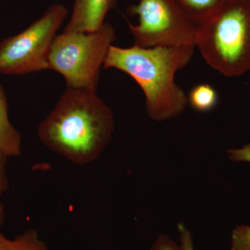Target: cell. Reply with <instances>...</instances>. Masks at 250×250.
Segmentation results:
<instances>
[{"instance_id": "7c38bea8", "label": "cell", "mask_w": 250, "mask_h": 250, "mask_svg": "<svg viewBox=\"0 0 250 250\" xmlns=\"http://www.w3.org/2000/svg\"><path fill=\"white\" fill-rule=\"evenodd\" d=\"M231 250H250V226L238 225L231 233Z\"/></svg>"}, {"instance_id": "8992f818", "label": "cell", "mask_w": 250, "mask_h": 250, "mask_svg": "<svg viewBox=\"0 0 250 250\" xmlns=\"http://www.w3.org/2000/svg\"><path fill=\"white\" fill-rule=\"evenodd\" d=\"M130 16H138L139 24L127 19L134 45L147 47L192 46L198 25L192 22L174 0H140L126 9Z\"/></svg>"}, {"instance_id": "277c9868", "label": "cell", "mask_w": 250, "mask_h": 250, "mask_svg": "<svg viewBox=\"0 0 250 250\" xmlns=\"http://www.w3.org/2000/svg\"><path fill=\"white\" fill-rule=\"evenodd\" d=\"M116 39V30L106 22L92 32L57 34L49 54V70L62 75L69 88L97 92L100 70Z\"/></svg>"}, {"instance_id": "5b68a950", "label": "cell", "mask_w": 250, "mask_h": 250, "mask_svg": "<svg viewBox=\"0 0 250 250\" xmlns=\"http://www.w3.org/2000/svg\"><path fill=\"white\" fill-rule=\"evenodd\" d=\"M67 14L65 6L53 4L25 30L1 41L0 73L23 75L49 70L52 43Z\"/></svg>"}, {"instance_id": "9a60e30c", "label": "cell", "mask_w": 250, "mask_h": 250, "mask_svg": "<svg viewBox=\"0 0 250 250\" xmlns=\"http://www.w3.org/2000/svg\"><path fill=\"white\" fill-rule=\"evenodd\" d=\"M227 153L229 159L233 162L250 163V144L238 149H228Z\"/></svg>"}, {"instance_id": "52a82bcc", "label": "cell", "mask_w": 250, "mask_h": 250, "mask_svg": "<svg viewBox=\"0 0 250 250\" xmlns=\"http://www.w3.org/2000/svg\"><path fill=\"white\" fill-rule=\"evenodd\" d=\"M118 0H75L71 18L65 33H88L98 30L108 11L114 9Z\"/></svg>"}, {"instance_id": "9c48e42d", "label": "cell", "mask_w": 250, "mask_h": 250, "mask_svg": "<svg viewBox=\"0 0 250 250\" xmlns=\"http://www.w3.org/2000/svg\"><path fill=\"white\" fill-rule=\"evenodd\" d=\"M188 17L200 25L229 0H174Z\"/></svg>"}, {"instance_id": "7a4b0ae2", "label": "cell", "mask_w": 250, "mask_h": 250, "mask_svg": "<svg viewBox=\"0 0 250 250\" xmlns=\"http://www.w3.org/2000/svg\"><path fill=\"white\" fill-rule=\"evenodd\" d=\"M192 46L124 48L112 45L104 68L125 72L139 85L146 98L148 116L164 122L182 114L188 105V95L176 83L175 75L187 67L195 52Z\"/></svg>"}, {"instance_id": "8fae6325", "label": "cell", "mask_w": 250, "mask_h": 250, "mask_svg": "<svg viewBox=\"0 0 250 250\" xmlns=\"http://www.w3.org/2000/svg\"><path fill=\"white\" fill-rule=\"evenodd\" d=\"M188 104L200 113L212 111L218 102L216 90L208 83H200L192 88L188 95Z\"/></svg>"}, {"instance_id": "4fadbf2b", "label": "cell", "mask_w": 250, "mask_h": 250, "mask_svg": "<svg viewBox=\"0 0 250 250\" xmlns=\"http://www.w3.org/2000/svg\"><path fill=\"white\" fill-rule=\"evenodd\" d=\"M9 158L0 154V229L4 224L5 213L4 207L1 202V196L7 190L9 182L6 175V164Z\"/></svg>"}, {"instance_id": "6da1fadb", "label": "cell", "mask_w": 250, "mask_h": 250, "mask_svg": "<svg viewBox=\"0 0 250 250\" xmlns=\"http://www.w3.org/2000/svg\"><path fill=\"white\" fill-rule=\"evenodd\" d=\"M114 130L113 111L96 92L67 87L39 124L38 136L52 152L85 165L100 157Z\"/></svg>"}, {"instance_id": "30bf717a", "label": "cell", "mask_w": 250, "mask_h": 250, "mask_svg": "<svg viewBox=\"0 0 250 250\" xmlns=\"http://www.w3.org/2000/svg\"><path fill=\"white\" fill-rule=\"evenodd\" d=\"M0 250H47L35 229H28L14 239H9L0 229Z\"/></svg>"}, {"instance_id": "ba28073f", "label": "cell", "mask_w": 250, "mask_h": 250, "mask_svg": "<svg viewBox=\"0 0 250 250\" xmlns=\"http://www.w3.org/2000/svg\"><path fill=\"white\" fill-rule=\"evenodd\" d=\"M21 145V134L10 121L7 100L0 85V154L7 158L20 156Z\"/></svg>"}, {"instance_id": "3957f363", "label": "cell", "mask_w": 250, "mask_h": 250, "mask_svg": "<svg viewBox=\"0 0 250 250\" xmlns=\"http://www.w3.org/2000/svg\"><path fill=\"white\" fill-rule=\"evenodd\" d=\"M195 47L227 77L250 70V0H229L198 25Z\"/></svg>"}, {"instance_id": "2e32d148", "label": "cell", "mask_w": 250, "mask_h": 250, "mask_svg": "<svg viewBox=\"0 0 250 250\" xmlns=\"http://www.w3.org/2000/svg\"><path fill=\"white\" fill-rule=\"evenodd\" d=\"M179 233L181 247L183 250H194L191 233L183 223H179L177 227Z\"/></svg>"}, {"instance_id": "5bb4252c", "label": "cell", "mask_w": 250, "mask_h": 250, "mask_svg": "<svg viewBox=\"0 0 250 250\" xmlns=\"http://www.w3.org/2000/svg\"><path fill=\"white\" fill-rule=\"evenodd\" d=\"M150 250H183L170 238L165 234H161L156 238Z\"/></svg>"}]
</instances>
